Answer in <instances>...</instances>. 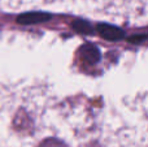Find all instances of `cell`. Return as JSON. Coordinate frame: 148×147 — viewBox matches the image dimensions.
<instances>
[{
    "label": "cell",
    "mask_w": 148,
    "mask_h": 147,
    "mask_svg": "<svg viewBox=\"0 0 148 147\" xmlns=\"http://www.w3.org/2000/svg\"><path fill=\"white\" fill-rule=\"evenodd\" d=\"M97 31H99V34L103 38L108 39V41H117V39H121L123 36L121 30H118L114 26L107 25V23H100L97 26Z\"/></svg>",
    "instance_id": "cell-2"
},
{
    "label": "cell",
    "mask_w": 148,
    "mask_h": 147,
    "mask_svg": "<svg viewBox=\"0 0 148 147\" xmlns=\"http://www.w3.org/2000/svg\"><path fill=\"white\" fill-rule=\"evenodd\" d=\"M73 27L75 31L78 33H83V34H90L91 33V25L86 21H75L73 23Z\"/></svg>",
    "instance_id": "cell-4"
},
{
    "label": "cell",
    "mask_w": 148,
    "mask_h": 147,
    "mask_svg": "<svg viewBox=\"0 0 148 147\" xmlns=\"http://www.w3.org/2000/svg\"><path fill=\"white\" fill-rule=\"evenodd\" d=\"M82 56H83V59L86 60V61L95 63L99 60L100 55H99V51H97L96 47L91 46V44H87V46H84L83 48H82Z\"/></svg>",
    "instance_id": "cell-3"
},
{
    "label": "cell",
    "mask_w": 148,
    "mask_h": 147,
    "mask_svg": "<svg viewBox=\"0 0 148 147\" xmlns=\"http://www.w3.org/2000/svg\"><path fill=\"white\" fill-rule=\"evenodd\" d=\"M51 18L52 16L46 12H27L18 16L17 22L21 23V25H34V23L47 22Z\"/></svg>",
    "instance_id": "cell-1"
}]
</instances>
